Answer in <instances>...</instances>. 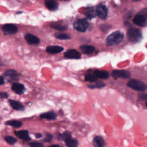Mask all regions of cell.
<instances>
[{
    "label": "cell",
    "mask_w": 147,
    "mask_h": 147,
    "mask_svg": "<svg viewBox=\"0 0 147 147\" xmlns=\"http://www.w3.org/2000/svg\"><path fill=\"white\" fill-rule=\"evenodd\" d=\"M123 34L119 32L116 31L110 34L106 39V45L107 46H114L119 44L123 39Z\"/></svg>",
    "instance_id": "1"
},
{
    "label": "cell",
    "mask_w": 147,
    "mask_h": 147,
    "mask_svg": "<svg viewBox=\"0 0 147 147\" xmlns=\"http://www.w3.org/2000/svg\"><path fill=\"white\" fill-rule=\"evenodd\" d=\"M128 40L133 43H137L140 42L142 38V35L141 31L136 28H131L129 29L127 33Z\"/></svg>",
    "instance_id": "2"
},
{
    "label": "cell",
    "mask_w": 147,
    "mask_h": 147,
    "mask_svg": "<svg viewBox=\"0 0 147 147\" xmlns=\"http://www.w3.org/2000/svg\"><path fill=\"white\" fill-rule=\"evenodd\" d=\"M127 86L134 90L140 92L145 91L147 88L146 84L144 82L137 79L130 80L127 82Z\"/></svg>",
    "instance_id": "3"
},
{
    "label": "cell",
    "mask_w": 147,
    "mask_h": 147,
    "mask_svg": "<svg viewBox=\"0 0 147 147\" xmlns=\"http://www.w3.org/2000/svg\"><path fill=\"white\" fill-rule=\"evenodd\" d=\"M3 75L7 80L11 82H17L19 80L20 76V74L14 69H7L5 71Z\"/></svg>",
    "instance_id": "4"
},
{
    "label": "cell",
    "mask_w": 147,
    "mask_h": 147,
    "mask_svg": "<svg viewBox=\"0 0 147 147\" xmlns=\"http://www.w3.org/2000/svg\"><path fill=\"white\" fill-rule=\"evenodd\" d=\"M74 28L80 32H84L88 28V23L85 19H79L74 24Z\"/></svg>",
    "instance_id": "5"
},
{
    "label": "cell",
    "mask_w": 147,
    "mask_h": 147,
    "mask_svg": "<svg viewBox=\"0 0 147 147\" xmlns=\"http://www.w3.org/2000/svg\"><path fill=\"white\" fill-rule=\"evenodd\" d=\"M111 76L115 79H129L131 76V74L129 71L122 69H115L113 70L111 74Z\"/></svg>",
    "instance_id": "6"
},
{
    "label": "cell",
    "mask_w": 147,
    "mask_h": 147,
    "mask_svg": "<svg viewBox=\"0 0 147 147\" xmlns=\"http://www.w3.org/2000/svg\"><path fill=\"white\" fill-rule=\"evenodd\" d=\"M146 14L144 15L142 14H137L136 15L133 19V21L136 25L140 26H146Z\"/></svg>",
    "instance_id": "7"
},
{
    "label": "cell",
    "mask_w": 147,
    "mask_h": 147,
    "mask_svg": "<svg viewBox=\"0 0 147 147\" xmlns=\"http://www.w3.org/2000/svg\"><path fill=\"white\" fill-rule=\"evenodd\" d=\"M96 13L100 19L105 20L107 16V9L105 5L99 4L96 7Z\"/></svg>",
    "instance_id": "8"
},
{
    "label": "cell",
    "mask_w": 147,
    "mask_h": 147,
    "mask_svg": "<svg viewBox=\"0 0 147 147\" xmlns=\"http://www.w3.org/2000/svg\"><path fill=\"white\" fill-rule=\"evenodd\" d=\"M2 30L5 34L11 35L16 33L18 31V28L16 25L13 24H7L4 25L2 27Z\"/></svg>",
    "instance_id": "9"
},
{
    "label": "cell",
    "mask_w": 147,
    "mask_h": 147,
    "mask_svg": "<svg viewBox=\"0 0 147 147\" xmlns=\"http://www.w3.org/2000/svg\"><path fill=\"white\" fill-rule=\"evenodd\" d=\"M11 88L13 91H14L16 94L18 95L23 94L25 90L24 85L18 82H13L12 83Z\"/></svg>",
    "instance_id": "10"
},
{
    "label": "cell",
    "mask_w": 147,
    "mask_h": 147,
    "mask_svg": "<svg viewBox=\"0 0 147 147\" xmlns=\"http://www.w3.org/2000/svg\"><path fill=\"white\" fill-rule=\"evenodd\" d=\"M64 56L68 59H79L81 57V54L75 49H68L64 53Z\"/></svg>",
    "instance_id": "11"
},
{
    "label": "cell",
    "mask_w": 147,
    "mask_h": 147,
    "mask_svg": "<svg viewBox=\"0 0 147 147\" xmlns=\"http://www.w3.org/2000/svg\"><path fill=\"white\" fill-rule=\"evenodd\" d=\"M14 134L19 138L21 139L24 141L28 142L31 140V138L29 134V131L26 130H21L18 131H15Z\"/></svg>",
    "instance_id": "12"
},
{
    "label": "cell",
    "mask_w": 147,
    "mask_h": 147,
    "mask_svg": "<svg viewBox=\"0 0 147 147\" xmlns=\"http://www.w3.org/2000/svg\"><path fill=\"white\" fill-rule=\"evenodd\" d=\"M8 101L10 106L14 110L17 111H24L25 110V106L20 102L11 99H9Z\"/></svg>",
    "instance_id": "13"
},
{
    "label": "cell",
    "mask_w": 147,
    "mask_h": 147,
    "mask_svg": "<svg viewBox=\"0 0 147 147\" xmlns=\"http://www.w3.org/2000/svg\"><path fill=\"white\" fill-rule=\"evenodd\" d=\"M25 38L26 40V41L30 44L36 45V44H38V43H40V39L37 37H36L33 34H25Z\"/></svg>",
    "instance_id": "14"
},
{
    "label": "cell",
    "mask_w": 147,
    "mask_h": 147,
    "mask_svg": "<svg viewBox=\"0 0 147 147\" xmlns=\"http://www.w3.org/2000/svg\"><path fill=\"white\" fill-rule=\"evenodd\" d=\"M94 147H104L105 142L104 139L100 136H95L92 140Z\"/></svg>",
    "instance_id": "15"
},
{
    "label": "cell",
    "mask_w": 147,
    "mask_h": 147,
    "mask_svg": "<svg viewBox=\"0 0 147 147\" xmlns=\"http://www.w3.org/2000/svg\"><path fill=\"white\" fill-rule=\"evenodd\" d=\"M57 115L54 111H48L40 115V117L42 119H45L47 120H53L56 119Z\"/></svg>",
    "instance_id": "16"
},
{
    "label": "cell",
    "mask_w": 147,
    "mask_h": 147,
    "mask_svg": "<svg viewBox=\"0 0 147 147\" xmlns=\"http://www.w3.org/2000/svg\"><path fill=\"white\" fill-rule=\"evenodd\" d=\"M63 49L64 48L60 46L51 45V46H48L47 48L46 51L51 54H55V53H58L62 52Z\"/></svg>",
    "instance_id": "17"
},
{
    "label": "cell",
    "mask_w": 147,
    "mask_h": 147,
    "mask_svg": "<svg viewBox=\"0 0 147 147\" xmlns=\"http://www.w3.org/2000/svg\"><path fill=\"white\" fill-rule=\"evenodd\" d=\"M93 74L98 79H107L110 77V74L106 71L96 70L93 72Z\"/></svg>",
    "instance_id": "18"
},
{
    "label": "cell",
    "mask_w": 147,
    "mask_h": 147,
    "mask_svg": "<svg viewBox=\"0 0 147 147\" xmlns=\"http://www.w3.org/2000/svg\"><path fill=\"white\" fill-rule=\"evenodd\" d=\"M80 49L81 51L86 55H90L92 54L95 50V48L92 45H82L80 47Z\"/></svg>",
    "instance_id": "19"
},
{
    "label": "cell",
    "mask_w": 147,
    "mask_h": 147,
    "mask_svg": "<svg viewBox=\"0 0 147 147\" xmlns=\"http://www.w3.org/2000/svg\"><path fill=\"white\" fill-rule=\"evenodd\" d=\"M45 5L49 10L52 11L56 10L58 8L57 3L53 0H47L45 2Z\"/></svg>",
    "instance_id": "20"
},
{
    "label": "cell",
    "mask_w": 147,
    "mask_h": 147,
    "mask_svg": "<svg viewBox=\"0 0 147 147\" xmlns=\"http://www.w3.org/2000/svg\"><path fill=\"white\" fill-rule=\"evenodd\" d=\"M23 123L21 121L16 120V119H11L9 120L6 122V125L12 126L15 128H19L21 127Z\"/></svg>",
    "instance_id": "21"
},
{
    "label": "cell",
    "mask_w": 147,
    "mask_h": 147,
    "mask_svg": "<svg viewBox=\"0 0 147 147\" xmlns=\"http://www.w3.org/2000/svg\"><path fill=\"white\" fill-rule=\"evenodd\" d=\"M64 142L67 147H78V141L72 137L67 138Z\"/></svg>",
    "instance_id": "22"
},
{
    "label": "cell",
    "mask_w": 147,
    "mask_h": 147,
    "mask_svg": "<svg viewBox=\"0 0 147 147\" xmlns=\"http://www.w3.org/2000/svg\"><path fill=\"white\" fill-rule=\"evenodd\" d=\"M57 139L60 141H65L67 138L71 137V133L69 131H65L63 133H57Z\"/></svg>",
    "instance_id": "23"
},
{
    "label": "cell",
    "mask_w": 147,
    "mask_h": 147,
    "mask_svg": "<svg viewBox=\"0 0 147 147\" xmlns=\"http://www.w3.org/2000/svg\"><path fill=\"white\" fill-rule=\"evenodd\" d=\"M84 14L88 18L91 19L92 18L96 16V13H95L94 9L92 7H87L85 9Z\"/></svg>",
    "instance_id": "24"
},
{
    "label": "cell",
    "mask_w": 147,
    "mask_h": 147,
    "mask_svg": "<svg viewBox=\"0 0 147 147\" xmlns=\"http://www.w3.org/2000/svg\"><path fill=\"white\" fill-rule=\"evenodd\" d=\"M106 84L102 82H97L94 84H90L87 86L89 88L91 89H95V88H101L105 87L106 86Z\"/></svg>",
    "instance_id": "25"
},
{
    "label": "cell",
    "mask_w": 147,
    "mask_h": 147,
    "mask_svg": "<svg viewBox=\"0 0 147 147\" xmlns=\"http://www.w3.org/2000/svg\"><path fill=\"white\" fill-rule=\"evenodd\" d=\"M84 79L86 81L90 82H95L98 80V78L93 74L90 73L86 74L84 75Z\"/></svg>",
    "instance_id": "26"
},
{
    "label": "cell",
    "mask_w": 147,
    "mask_h": 147,
    "mask_svg": "<svg viewBox=\"0 0 147 147\" xmlns=\"http://www.w3.org/2000/svg\"><path fill=\"white\" fill-rule=\"evenodd\" d=\"M5 141L9 144L10 145H13L15 144L17 142V139L13 136H6L4 137Z\"/></svg>",
    "instance_id": "27"
},
{
    "label": "cell",
    "mask_w": 147,
    "mask_h": 147,
    "mask_svg": "<svg viewBox=\"0 0 147 147\" xmlns=\"http://www.w3.org/2000/svg\"><path fill=\"white\" fill-rule=\"evenodd\" d=\"M51 27L53 29H55L60 31H64L67 29V26L59 24H53L51 25Z\"/></svg>",
    "instance_id": "28"
},
{
    "label": "cell",
    "mask_w": 147,
    "mask_h": 147,
    "mask_svg": "<svg viewBox=\"0 0 147 147\" xmlns=\"http://www.w3.org/2000/svg\"><path fill=\"white\" fill-rule=\"evenodd\" d=\"M55 37L60 40H68L71 38V37L69 35L65 34V33H59V34H55Z\"/></svg>",
    "instance_id": "29"
},
{
    "label": "cell",
    "mask_w": 147,
    "mask_h": 147,
    "mask_svg": "<svg viewBox=\"0 0 147 147\" xmlns=\"http://www.w3.org/2000/svg\"><path fill=\"white\" fill-rule=\"evenodd\" d=\"M52 139H53V136L51 133L46 132L45 133V138L43 140V141L48 142H51L52 140Z\"/></svg>",
    "instance_id": "30"
},
{
    "label": "cell",
    "mask_w": 147,
    "mask_h": 147,
    "mask_svg": "<svg viewBox=\"0 0 147 147\" xmlns=\"http://www.w3.org/2000/svg\"><path fill=\"white\" fill-rule=\"evenodd\" d=\"M29 145L30 147H44L42 144L38 142H31Z\"/></svg>",
    "instance_id": "31"
},
{
    "label": "cell",
    "mask_w": 147,
    "mask_h": 147,
    "mask_svg": "<svg viewBox=\"0 0 147 147\" xmlns=\"http://www.w3.org/2000/svg\"><path fill=\"white\" fill-rule=\"evenodd\" d=\"M110 28V26L107 25H102L100 26V29L102 32H106L107 31H108Z\"/></svg>",
    "instance_id": "32"
},
{
    "label": "cell",
    "mask_w": 147,
    "mask_h": 147,
    "mask_svg": "<svg viewBox=\"0 0 147 147\" xmlns=\"http://www.w3.org/2000/svg\"><path fill=\"white\" fill-rule=\"evenodd\" d=\"M0 97L2 99H7L9 97V95L6 92H0Z\"/></svg>",
    "instance_id": "33"
},
{
    "label": "cell",
    "mask_w": 147,
    "mask_h": 147,
    "mask_svg": "<svg viewBox=\"0 0 147 147\" xmlns=\"http://www.w3.org/2000/svg\"><path fill=\"white\" fill-rule=\"evenodd\" d=\"M139 99H140L141 100H146L147 99V95L146 94H140L138 95Z\"/></svg>",
    "instance_id": "34"
},
{
    "label": "cell",
    "mask_w": 147,
    "mask_h": 147,
    "mask_svg": "<svg viewBox=\"0 0 147 147\" xmlns=\"http://www.w3.org/2000/svg\"><path fill=\"white\" fill-rule=\"evenodd\" d=\"M5 83V79L3 76L0 75V86L3 85Z\"/></svg>",
    "instance_id": "35"
},
{
    "label": "cell",
    "mask_w": 147,
    "mask_h": 147,
    "mask_svg": "<svg viewBox=\"0 0 147 147\" xmlns=\"http://www.w3.org/2000/svg\"><path fill=\"white\" fill-rule=\"evenodd\" d=\"M42 135L41 133H36L35 134V137L37 138H40L42 137Z\"/></svg>",
    "instance_id": "36"
},
{
    "label": "cell",
    "mask_w": 147,
    "mask_h": 147,
    "mask_svg": "<svg viewBox=\"0 0 147 147\" xmlns=\"http://www.w3.org/2000/svg\"><path fill=\"white\" fill-rule=\"evenodd\" d=\"M48 147H61V146H60L59 145H57V144H53V145L49 146Z\"/></svg>",
    "instance_id": "37"
},
{
    "label": "cell",
    "mask_w": 147,
    "mask_h": 147,
    "mask_svg": "<svg viewBox=\"0 0 147 147\" xmlns=\"http://www.w3.org/2000/svg\"><path fill=\"white\" fill-rule=\"evenodd\" d=\"M133 1H140V0H133Z\"/></svg>",
    "instance_id": "38"
}]
</instances>
